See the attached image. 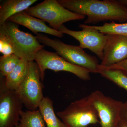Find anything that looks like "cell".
Masks as SVG:
<instances>
[{
  "label": "cell",
  "mask_w": 127,
  "mask_h": 127,
  "mask_svg": "<svg viewBox=\"0 0 127 127\" xmlns=\"http://www.w3.org/2000/svg\"><path fill=\"white\" fill-rule=\"evenodd\" d=\"M18 127H47L39 109L23 111L21 114Z\"/></svg>",
  "instance_id": "obj_16"
},
{
  "label": "cell",
  "mask_w": 127,
  "mask_h": 127,
  "mask_svg": "<svg viewBox=\"0 0 127 127\" xmlns=\"http://www.w3.org/2000/svg\"><path fill=\"white\" fill-rule=\"evenodd\" d=\"M121 118L127 121V101L123 103L121 112Z\"/></svg>",
  "instance_id": "obj_22"
},
{
  "label": "cell",
  "mask_w": 127,
  "mask_h": 127,
  "mask_svg": "<svg viewBox=\"0 0 127 127\" xmlns=\"http://www.w3.org/2000/svg\"><path fill=\"white\" fill-rule=\"evenodd\" d=\"M118 127H127V121L121 118Z\"/></svg>",
  "instance_id": "obj_23"
},
{
  "label": "cell",
  "mask_w": 127,
  "mask_h": 127,
  "mask_svg": "<svg viewBox=\"0 0 127 127\" xmlns=\"http://www.w3.org/2000/svg\"><path fill=\"white\" fill-rule=\"evenodd\" d=\"M98 73L127 92V75L118 69L104 68L100 66Z\"/></svg>",
  "instance_id": "obj_17"
},
{
  "label": "cell",
  "mask_w": 127,
  "mask_h": 127,
  "mask_svg": "<svg viewBox=\"0 0 127 127\" xmlns=\"http://www.w3.org/2000/svg\"><path fill=\"white\" fill-rule=\"evenodd\" d=\"M103 57L100 66L108 67L127 59V37L117 35H106Z\"/></svg>",
  "instance_id": "obj_11"
},
{
  "label": "cell",
  "mask_w": 127,
  "mask_h": 127,
  "mask_svg": "<svg viewBox=\"0 0 127 127\" xmlns=\"http://www.w3.org/2000/svg\"><path fill=\"white\" fill-rule=\"evenodd\" d=\"M18 127V126H17V127Z\"/></svg>",
  "instance_id": "obj_25"
},
{
  "label": "cell",
  "mask_w": 127,
  "mask_h": 127,
  "mask_svg": "<svg viewBox=\"0 0 127 127\" xmlns=\"http://www.w3.org/2000/svg\"><path fill=\"white\" fill-rule=\"evenodd\" d=\"M86 25L87 27L97 30L105 35H119L127 37V22L118 23L112 22H106L101 26Z\"/></svg>",
  "instance_id": "obj_18"
},
{
  "label": "cell",
  "mask_w": 127,
  "mask_h": 127,
  "mask_svg": "<svg viewBox=\"0 0 127 127\" xmlns=\"http://www.w3.org/2000/svg\"><path fill=\"white\" fill-rule=\"evenodd\" d=\"M0 52L3 56L14 54L13 48L5 35L0 32Z\"/></svg>",
  "instance_id": "obj_20"
},
{
  "label": "cell",
  "mask_w": 127,
  "mask_h": 127,
  "mask_svg": "<svg viewBox=\"0 0 127 127\" xmlns=\"http://www.w3.org/2000/svg\"><path fill=\"white\" fill-rule=\"evenodd\" d=\"M24 11L30 15L46 22L50 24L51 28L57 31H59L64 23L83 20L85 18V16L66 9L56 0H45Z\"/></svg>",
  "instance_id": "obj_5"
},
{
  "label": "cell",
  "mask_w": 127,
  "mask_h": 127,
  "mask_svg": "<svg viewBox=\"0 0 127 127\" xmlns=\"http://www.w3.org/2000/svg\"><path fill=\"white\" fill-rule=\"evenodd\" d=\"M39 109L43 116L47 127H67L55 113L53 102L50 98L44 97Z\"/></svg>",
  "instance_id": "obj_15"
},
{
  "label": "cell",
  "mask_w": 127,
  "mask_h": 127,
  "mask_svg": "<svg viewBox=\"0 0 127 127\" xmlns=\"http://www.w3.org/2000/svg\"><path fill=\"white\" fill-rule=\"evenodd\" d=\"M35 36L40 43L51 47L67 61L86 69L90 73H98L100 64L97 58L88 54L79 46L67 45L40 33Z\"/></svg>",
  "instance_id": "obj_2"
},
{
  "label": "cell",
  "mask_w": 127,
  "mask_h": 127,
  "mask_svg": "<svg viewBox=\"0 0 127 127\" xmlns=\"http://www.w3.org/2000/svg\"><path fill=\"white\" fill-rule=\"evenodd\" d=\"M40 70L34 61H30L26 76L16 92L23 106L28 110L39 109L44 97L41 82Z\"/></svg>",
  "instance_id": "obj_6"
},
{
  "label": "cell",
  "mask_w": 127,
  "mask_h": 127,
  "mask_svg": "<svg viewBox=\"0 0 127 127\" xmlns=\"http://www.w3.org/2000/svg\"><path fill=\"white\" fill-rule=\"evenodd\" d=\"M120 2L127 7V0H119Z\"/></svg>",
  "instance_id": "obj_24"
},
{
  "label": "cell",
  "mask_w": 127,
  "mask_h": 127,
  "mask_svg": "<svg viewBox=\"0 0 127 127\" xmlns=\"http://www.w3.org/2000/svg\"><path fill=\"white\" fill-rule=\"evenodd\" d=\"M0 76V127H15L20 122L23 104L15 91L6 87L4 77Z\"/></svg>",
  "instance_id": "obj_8"
},
{
  "label": "cell",
  "mask_w": 127,
  "mask_h": 127,
  "mask_svg": "<svg viewBox=\"0 0 127 127\" xmlns=\"http://www.w3.org/2000/svg\"><path fill=\"white\" fill-rule=\"evenodd\" d=\"M89 95L97 111L101 127H118L123 103L96 91Z\"/></svg>",
  "instance_id": "obj_9"
},
{
  "label": "cell",
  "mask_w": 127,
  "mask_h": 127,
  "mask_svg": "<svg viewBox=\"0 0 127 127\" xmlns=\"http://www.w3.org/2000/svg\"><path fill=\"white\" fill-rule=\"evenodd\" d=\"M57 115L67 127H88L100 123L97 111L89 95L71 103Z\"/></svg>",
  "instance_id": "obj_4"
},
{
  "label": "cell",
  "mask_w": 127,
  "mask_h": 127,
  "mask_svg": "<svg viewBox=\"0 0 127 127\" xmlns=\"http://www.w3.org/2000/svg\"><path fill=\"white\" fill-rule=\"evenodd\" d=\"M35 61L40 68L42 81L44 80L46 70L71 73L85 81L91 79L90 73L87 70L69 62L56 52L48 51L43 48L37 53Z\"/></svg>",
  "instance_id": "obj_7"
},
{
  "label": "cell",
  "mask_w": 127,
  "mask_h": 127,
  "mask_svg": "<svg viewBox=\"0 0 127 127\" xmlns=\"http://www.w3.org/2000/svg\"><path fill=\"white\" fill-rule=\"evenodd\" d=\"M37 0H6L0 5V26L12 16L24 11Z\"/></svg>",
  "instance_id": "obj_13"
},
{
  "label": "cell",
  "mask_w": 127,
  "mask_h": 127,
  "mask_svg": "<svg viewBox=\"0 0 127 127\" xmlns=\"http://www.w3.org/2000/svg\"><path fill=\"white\" fill-rule=\"evenodd\" d=\"M0 32L6 36L13 48L14 54L21 59L35 61L37 53L44 47L35 36L21 31L17 24L10 21L7 20L0 26Z\"/></svg>",
  "instance_id": "obj_3"
},
{
  "label": "cell",
  "mask_w": 127,
  "mask_h": 127,
  "mask_svg": "<svg viewBox=\"0 0 127 127\" xmlns=\"http://www.w3.org/2000/svg\"><path fill=\"white\" fill-rule=\"evenodd\" d=\"M8 20L27 28L36 35L39 32H43L59 38L63 36V34L59 31L48 26L44 21L30 15L25 11L14 15Z\"/></svg>",
  "instance_id": "obj_12"
},
{
  "label": "cell",
  "mask_w": 127,
  "mask_h": 127,
  "mask_svg": "<svg viewBox=\"0 0 127 127\" xmlns=\"http://www.w3.org/2000/svg\"><path fill=\"white\" fill-rule=\"evenodd\" d=\"M102 67L108 68V69L119 70L122 71L127 75V59L108 67Z\"/></svg>",
  "instance_id": "obj_21"
},
{
  "label": "cell",
  "mask_w": 127,
  "mask_h": 127,
  "mask_svg": "<svg viewBox=\"0 0 127 127\" xmlns=\"http://www.w3.org/2000/svg\"><path fill=\"white\" fill-rule=\"evenodd\" d=\"M21 58L15 54L0 57V75L6 77L20 62Z\"/></svg>",
  "instance_id": "obj_19"
},
{
  "label": "cell",
  "mask_w": 127,
  "mask_h": 127,
  "mask_svg": "<svg viewBox=\"0 0 127 127\" xmlns=\"http://www.w3.org/2000/svg\"><path fill=\"white\" fill-rule=\"evenodd\" d=\"M27 60L21 59L20 62L11 72L5 77L6 87L16 91L26 76L29 68Z\"/></svg>",
  "instance_id": "obj_14"
},
{
  "label": "cell",
  "mask_w": 127,
  "mask_h": 127,
  "mask_svg": "<svg viewBox=\"0 0 127 127\" xmlns=\"http://www.w3.org/2000/svg\"><path fill=\"white\" fill-rule=\"evenodd\" d=\"M70 11L84 16V24H96L110 21H127V7L116 0H57Z\"/></svg>",
  "instance_id": "obj_1"
},
{
  "label": "cell",
  "mask_w": 127,
  "mask_h": 127,
  "mask_svg": "<svg viewBox=\"0 0 127 127\" xmlns=\"http://www.w3.org/2000/svg\"><path fill=\"white\" fill-rule=\"evenodd\" d=\"M78 27L82 30L73 31L63 25L59 31L63 34H67L74 37L79 42L80 47L83 49L87 48L102 61L106 43V35L97 30L87 27L84 24H80Z\"/></svg>",
  "instance_id": "obj_10"
}]
</instances>
